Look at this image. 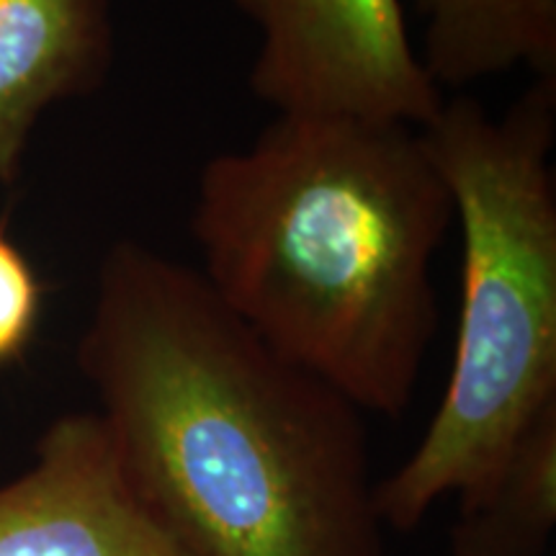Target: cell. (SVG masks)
<instances>
[{"label": "cell", "instance_id": "obj_1", "mask_svg": "<svg viewBox=\"0 0 556 556\" xmlns=\"http://www.w3.org/2000/svg\"><path fill=\"white\" fill-rule=\"evenodd\" d=\"M78 361L129 482L189 556H389L366 413L197 268L116 242Z\"/></svg>", "mask_w": 556, "mask_h": 556}, {"label": "cell", "instance_id": "obj_2", "mask_svg": "<svg viewBox=\"0 0 556 556\" xmlns=\"http://www.w3.org/2000/svg\"><path fill=\"white\" fill-rule=\"evenodd\" d=\"M201 278L276 353L366 415L413 405L438 336L454 201L420 127L276 114L199 173Z\"/></svg>", "mask_w": 556, "mask_h": 556}, {"label": "cell", "instance_id": "obj_3", "mask_svg": "<svg viewBox=\"0 0 556 556\" xmlns=\"http://www.w3.org/2000/svg\"><path fill=\"white\" fill-rule=\"evenodd\" d=\"M462 232L451 374L413 454L377 484L387 531L486 482L556 407V75L503 114L446 96L420 127Z\"/></svg>", "mask_w": 556, "mask_h": 556}, {"label": "cell", "instance_id": "obj_4", "mask_svg": "<svg viewBox=\"0 0 556 556\" xmlns=\"http://www.w3.org/2000/svg\"><path fill=\"white\" fill-rule=\"evenodd\" d=\"M258 31L250 90L276 114L426 127L446 93L430 80L405 0H232Z\"/></svg>", "mask_w": 556, "mask_h": 556}, {"label": "cell", "instance_id": "obj_5", "mask_svg": "<svg viewBox=\"0 0 556 556\" xmlns=\"http://www.w3.org/2000/svg\"><path fill=\"white\" fill-rule=\"evenodd\" d=\"M0 556H189L124 471L99 413L54 420L0 484Z\"/></svg>", "mask_w": 556, "mask_h": 556}, {"label": "cell", "instance_id": "obj_6", "mask_svg": "<svg viewBox=\"0 0 556 556\" xmlns=\"http://www.w3.org/2000/svg\"><path fill=\"white\" fill-rule=\"evenodd\" d=\"M106 0H0V180H11L41 111L106 70Z\"/></svg>", "mask_w": 556, "mask_h": 556}, {"label": "cell", "instance_id": "obj_7", "mask_svg": "<svg viewBox=\"0 0 556 556\" xmlns=\"http://www.w3.org/2000/svg\"><path fill=\"white\" fill-rule=\"evenodd\" d=\"M422 65L443 93L531 70L556 75V0H413Z\"/></svg>", "mask_w": 556, "mask_h": 556}, {"label": "cell", "instance_id": "obj_8", "mask_svg": "<svg viewBox=\"0 0 556 556\" xmlns=\"http://www.w3.org/2000/svg\"><path fill=\"white\" fill-rule=\"evenodd\" d=\"M556 526V407L486 482L458 495L451 556H544Z\"/></svg>", "mask_w": 556, "mask_h": 556}, {"label": "cell", "instance_id": "obj_9", "mask_svg": "<svg viewBox=\"0 0 556 556\" xmlns=\"http://www.w3.org/2000/svg\"><path fill=\"white\" fill-rule=\"evenodd\" d=\"M41 312V287L31 263L0 229V368L31 343Z\"/></svg>", "mask_w": 556, "mask_h": 556}]
</instances>
